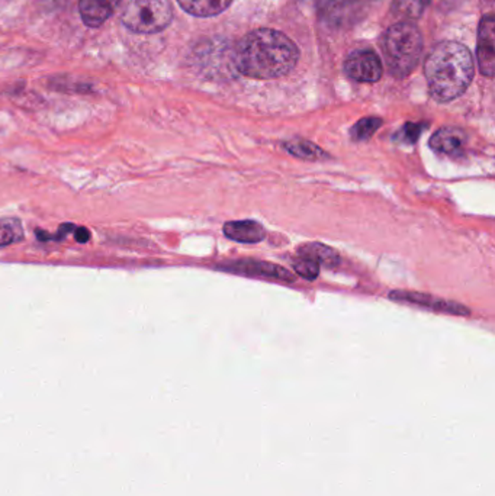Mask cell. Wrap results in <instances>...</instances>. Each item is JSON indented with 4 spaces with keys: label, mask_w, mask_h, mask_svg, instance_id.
<instances>
[{
    "label": "cell",
    "mask_w": 495,
    "mask_h": 496,
    "mask_svg": "<svg viewBox=\"0 0 495 496\" xmlns=\"http://www.w3.org/2000/svg\"><path fill=\"white\" fill-rule=\"evenodd\" d=\"M390 297L393 301L410 302V304L420 305V306H424V308L440 311V313L452 314V315H469L471 314V311L466 309L464 305L443 301V299L431 297L429 295L416 294V292L395 290V292H391Z\"/></svg>",
    "instance_id": "obj_9"
},
{
    "label": "cell",
    "mask_w": 495,
    "mask_h": 496,
    "mask_svg": "<svg viewBox=\"0 0 495 496\" xmlns=\"http://www.w3.org/2000/svg\"><path fill=\"white\" fill-rule=\"evenodd\" d=\"M382 63L372 49H356L344 61V73L360 83L378 82L382 77Z\"/></svg>",
    "instance_id": "obj_5"
},
{
    "label": "cell",
    "mask_w": 495,
    "mask_h": 496,
    "mask_svg": "<svg viewBox=\"0 0 495 496\" xmlns=\"http://www.w3.org/2000/svg\"><path fill=\"white\" fill-rule=\"evenodd\" d=\"M294 270L305 280H315L320 275V264L308 257L298 256V259L294 261Z\"/></svg>",
    "instance_id": "obj_19"
},
{
    "label": "cell",
    "mask_w": 495,
    "mask_h": 496,
    "mask_svg": "<svg viewBox=\"0 0 495 496\" xmlns=\"http://www.w3.org/2000/svg\"><path fill=\"white\" fill-rule=\"evenodd\" d=\"M424 75L431 98L438 102L454 101L473 82V54L459 42H440L429 53Z\"/></svg>",
    "instance_id": "obj_2"
},
{
    "label": "cell",
    "mask_w": 495,
    "mask_h": 496,
    "mask_svg": "<svg viewBox=\"0 0 495 496\" xmlns=\"http://www.w3.org/2000/svg\"><path fill=\"white\" fill-rule=\"evenodd\" d=\"M369 2H372V0H369Z\"/></svg>",
    "instance_id": "obj_22"
},
{
    "label": "cell",
    "mask_w": 495,
    "mask_h": 496,
    "mask_svg": "<svg viewBox=\"0 0 495 496\" xmlns=\"http://www.w3.org/2000/svg\"><path fill=\"white\" fill-rule=\"evenodd\" d=\"M173 19L169 0H129L122 22L136 34H157L166 30Z\"/></svg>",
    "instance_id": "obj_4"
},
{
    "label": "cell",
    "mask_w": 495,
    "mask_h": 496,
    "mask_svg": "<svg viewBox=\"0 0 495 496\" xmlns=\"http://www.w3.org/2000/svg\"><path fill=\"white\" fill-rule=\"evenodd\" d=\"M382 49L391 75L402 79L419 65L423 54V37L414 23L401 21L386 31Z\"/></svg>",
    "instance_id": "obj_3"
},
{
    "label": "cell",
    "mask_w": 495,
    "mask_h": 496,
    "mask_svg": "<svg viewBox=\"0 0 495 496\" xmlns=\"http://www.w3.org/2000/svg\"><path fill=\"white\" fill-rule=\"evenodd\" d=\"M430 0H393V15L402 19L404 22H411L423 15Z\"/></svg>",
    "instance_id": "obj_16"
},
{
    "label": "cell",
    "mask_w": 495,
    "mask_h": 496,
    "mask_svg": "<svg viewBox=\"0 0 495 496\" xmlns=\"http://www.w3.org/2000/svg\"><path fill=\"white\" fill-rule=\"evenodd\" d=\"M476 53H478L481 73L487 77H492L495 68L494 16L492 15L484 16L481 21Z\"/></svg>",
    "instance_id": "obj_7"
},
{
    "label": "cell",
    "mask_w": 495,
    "mask_h": 496,
    "mask_svg": "<svg viewBox=\"0 0 495 496\" xmlns=\"http://www.w3.org/2000/svg\"><path fill=\"white\" fill-rule=\"evenodd\" d=\"M298 256L308 257L314 260L315 263L324 267H336L340 263V256L334 248L329 245L320 244V243H310V244L303 245L296 250Z\"/></svg>",
    "instance_id": "obj_14"
},
{
    "label": "cell",
    "mask_w": 495,
    "mask_h": 496,
    "mask_svg": "<svg viewBox=\"0 0 495 496\" xmlns=\"http://www.w3.org/2000/svg\"><path fill=\"white\" fill-rule=\"evenodd\" d=\"M225 270L230 271V273H237V275L275 279V280H282V282H294L296 280V278L289 271L285 270L284 267L266 263V261H254V260L228 264Z\"/></svg>",
    "instance_id": "obj_8"
},
{
    "label": "cell",
    "mask_w": 495,
    "mask_h": 496,
    "mask_svg": "<svg viewBox=\"0 0 495 496\" xmlns=\"http://www.w3.org/2000/svg\"><path fill=\"white\" fill-rule=\"evenodd\" d=\"M382 125V120L379 118H363L352 128V138L356 141H367L371 138L375 132L378 131Z\"/></svg>",
    "instance_id": "obj_18"
},
{
    "label": "cell",
    "mask_w": 495,
    "mask_h": 496,
    "mask_svg": "<svg viewBox=\"0 0 495 496\" xmlns=\"http://www.w3.org/2000/svg\"><path fill=\"white\" fill-rule=\"evenodd\" d=\"M121 0H79L80 16L87 27L98 28L112 16Z\"/></svg>",
    "instance_id": "obj_11"
},
{
    "label": "cell",
    "mask_w": 495,
    "mask_h": 496,
    "mask_svg": "<svg viewBox=\"0 0 495 496\" xmlns=\"http://www.w3.org/2000/svg\"><path fill=\"white\" fill-rule=\"evenodd\" d=\"M233 0H178L181 8L198 18L219 15L230 6Z\"/></svg>",
    "instance_id": "obj_13"
},
{
    "label": "cell",
    "mask_w": 495,
    "mask_h": 496,
    "mask_svg": "<svg viewBox=\"0 0 495 496\" xmlns=\"http://www.w3.org/2000/svg\"><path fill=\"white\" fill-rule=\"evenodd\" d=\"M225 237L230 240L243 243V244H256L261 241L265 240L266 230L259 222L252 221V219H244V221H231L227 222L223 228Z\"/></svg>",
    "instance_id": "obj_12"
},
{
    "label": "cell",
    "mask_w": 495,
    "mask_h": 496,
    "mask_svg": "<svg viewBox=\"0 0 495 496\" xmlns=\"http://www.w3.org/2000/svg\"><path fill=\"white\" fill-rule=\"evenodd\" d=\"M320 18L330 28H344L359 16V0H320Z\"/></svg>",
    "instance_id": "obj_6"
},
{
    "label": "cell",
    "mask_w": 495,
    "mask_h": 496,
    "mask_svg": "<svg viewBox=\"0 0 495 496\" xmlns=\"http://www.w3.org/2000/svg\"><path fill=\"white\" fill-rule=\"evenodd\" d=\"M285 150L289 151L296 157L304 158V160H322V158L329 157L323 148L318 147L311 141L301 138L285 143Z\"/></svg>",
    "instance_id": "obj_15"
},
{
    "label": "cell",
    "mask_w": 495,
    "mask_h": 496,
    "mask_svg": "<svg viewBox=\"0 0 495 496\" xmlns=\"http://www.w3.org/2000/svg\"><path fill=\"white\" fill-rule=\"evenodd\" d=\"M423 124H407L400 129L395 139H398L400 143L414 144L417 143V139L421 136L423 132Z\"/></svg>",
    "instance_id": "obj_20"
},
{
    "label": "cell",
    "mask_w": 495,
    "mask_h": 496,
    "mask_svg": "<svg viewBox=\"0 0 495 496\" xmlns=\"http://www.w3.org/2000/svg\"><path fill=\"white\" fill-rule=\"evenodd\" d=\"M466 141L468 137L465 131L455 127H443L431 136L430 147L440 155H457L465 148Z\"/></svg>",
    "instance_id": "obj_10"
},
{
    "label": "cell",
    "mask_w": 495,
    "mask_h": 496,
    "mask_svg": "<svg viewBox=\"0 0 495 496\" xmlns=\"http://www.w3.org/2000/svg\"><path fill=\"white\" fill-rule=\"evenodd\" d=\"M23 230L18 219H2L0 221V247L13 244L22 240Z\"/></svg>",
    "instance_id": "obj_17"
},
{
    "label": "cell",
    "mask_w": 495,
    "mask_h": 496,
    "mask_svg": "<svg viewBox=\"0 0 495 496\" xmlns=\"http://www.w3.org/2000/svg\"><path fill=\"white\" fill-rule=\"evenodd\" d=\"M298 58V49L287 35L261 28L243 38L233 56V63L240 75L270 80L291 73Z\"/></svg>",
    "instance_id": "obj_1"
},
{
    "label": "cell",
    "mask_w": 495,
    "mask_h": 496,
    "mask_svg": "<svg viewBox=\"0 0 495 496\" xmlns=\"http://www.w3.org/2000/svg\"><path fill=\"white\" fill-rule=\"evenodd\" d=\"M75 237H76L77 243H87L91 240V233L87 228H76L75 230Z\"/></svg>",
    "instance_id": "obj_21"
}]
</instances>
